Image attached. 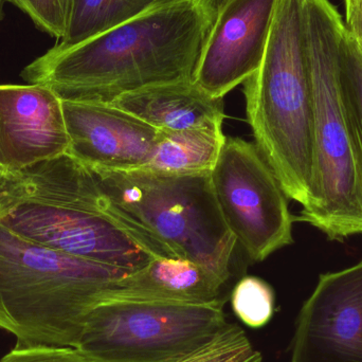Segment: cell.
Here are the masks:
<instances>
[{"label":"cell","mask_w":362,"mask_h":362,"mask_svg":"<svg viewBox=\"0 0 362 362\" xmlns=\"http://www.w3.org/2000/svg\"><path fill=\"white\" fill-rule=\"evenodd\" d=\"M214 0H165L74 46L55 45L21 72L62 99L112 103L125 93L194 80L216 15Z\"/></svg>","instance_id":"cell-1"},{"label":"cell","mask_w":362,"mask_h":362,"mask_svg":"<svg viewBox=\"0 0 362 362\" xmlns=\"http://www.w3.org/2000/svg\"><path fill=\"white\" fill-rule=\"evenodd\" d=\"M0 223L54 250L129 272L155 257L177 259L68 154L0 177Z\"/></svg>","instance_id":"cell-2"},{"label":"cell","mask_w":362,"mask_h":362,"mask_svg":"<svg viewBox=\"0 0 362 362\" xmlns=\"http://www.w3.org/2000/svg\"><path fill=\"white\" fill-rule=\"evenodd\" d=\"M314 100V163L310 199L299 221L329 240L362 234V146L344 90L346 25L331 0H304Z\"/></svg>","instance_id":"cell-3"},{"label":"cell","mask_w":362,"mask_h":362,"mask_svg":"<svg viewBox=\"0 0 362 362\" xmlns=\"http://www.w3.org/2000/svg\"><path fill=\"white\" fill-rule=\"evenodd\" d=\"M255 146L289 199H310L314 163V100L304 0H276L265 54L244 83Z\"/></svg>","instance_id":"cell-4"},{"label":"cell","mask_w":362,"mask_h":362,"mask_svg":"<svg viewBox=\"0 0 362 362\" xmlns=\"http://www.w3.org/2000/svg\"><path fill=\"white\" fill-rule=\"evenodd\" d=\"M133 272L80 259L0 223V329L15 346L76 348L112 281Z\"/></svg>","instance_id":"cell-5"},{"label":"cell","mask_w":362,"mask_h":362,"mask_svg":"<svg viewBox=\"0 0 362 362\" xmlns=\"http://www.w3.org/2000/svg\"><path fill=\"white\" fill-rule=\"evenodd\" d=\"M104 193L176 257L218 279L231 276L236 240L219 210L208 173L90 169Z\"/></svg>","instance_id":"cell-6"},{"label":"cell","mask_w":362,"mask_h":362,"mask_svg":"<svg viewBox=\"0 0 362 362\" xmlns=\"http://www.w3.org/2000/svg\"><path fill=\"white\" fill-rule=\"evenodd\" d=\"M225 302H101L89 313L78 349L93 362H177L229 325Z\"/></svg>","instance_id":"cell-7"},{"label":"cell","mask_w":362,"mask_h":362,"mask_svg":"<svg viewBox=\"0 0 362 362\" xmlns=\"http://www.w3.org/2000/svg\"><path fill=\"white\" fill-rule=\"evenodd\" d=\"M210 176L226 225L250 259L293 244L288 197L255 144L226 137Z\"/></svg>","instance_id":"cell-8"},{"label":"cell","mask_w":362,"mask_h":362,"mask_svg":"<svg viewBox=\"0 0 362 362\" xmlns=\"http://www.w3.org/2000/svg\"><path fill=\"white\" fill-rule=\"evenodd\" d=\"M291 362H362V259L321 274L298 316Z\"/></svg>","instance_id":"cell-9"},{"label":"cell","mask_w":362,"mask_h":362,"mask_svg":"<svg viewBox=\"0 0 362 362\" xmlns=\"http://www.w3.org/2000/svg\"><path fill=\"white\" fill-rule=\"evenodd\" d=\"M276 0H223L198 61L194 82L223 99L255 74L265 54Z\"/></svg>","instance_id":"cell-10"},{"label":"cell","mask_w":362,"mask_h":362,"mask_svg":"<svg viewBox=\"0 0 362 362\" xmlns=\"http://www.w3.org/2000/svg\"><path fill=\"white\" fill-rule=\"evenodd\" d=\"M61 100L68 155L90 169L133 171L148 167L158 144V129L110 103Z\"/></svg>","instance_id":"cell-11"},{"label":"cell","mask_w":362,"mask_h":362,"mask_svg":"<svg viewBox=\"0 0 362 362\" xmlns=\"http://www.w3.org/2000/svg\"><path fill=\"white\" fill-rule=\"evenodd\" d=\"M61 97L40 84L0 85V173H18L67 154Z\"/></svg>","instance_id":"cell-12"},{"label":"cell","mask_w":362,"mask_h":362,"mask_svg":"<svg viewBox=\"0 0 362 362\" xmlns=\"http://www.w3.org/2000/svg\"><path fill=\"white\" fill-rule=\"evenodd\" d=\"M110 104L169 134L223 129L226 117L223 99L209 95L194 80L125 93Z\"/></svg>","instance_id":"cell-13"},{"label":"cell","mask_w":362,"mask_h":362,"mask_svg":"<svg viewBox=\"0 0 362 362\" xmlns=\"http://www.w3.org/2000/svg\"><path fill=\"white\" fill-rule=\"evenodd\" d=\"M223 286L210 272L187 259L155 257L144 267L112 281L104 291L101 302L210 304L223 301Z\"/></svg>","instance_id":"cell-14"},{"label":"cell","mask_w":362,"mask_h":362,"mask_svg":"<svg viewBox=\"0 0 362 362\" xmlns=\"http://www.w3.org/2000/svg\"><path fill=\"white\" fill-rule=\"evenodd\" d=\"M226 141L223 129L163 133L148 167L165 174L189 175L212 171Z\"/></svg>","instance_id":"cell-15"},{"label":"cell","mask_w":362,"mask_h":362,"mask_svg":"<svg viewBox=\"0 0 362 362\" xmlns=\"http://www.w3.org/2000/svg\"><path fill=\"white\" fill-rule=\"evenodd\" d=\"M165 0H71L59 46H74L110 31Z\"/></svg>","instance_id":"cell-16"},{"label":"cell","mask_w":362,"mask_h":362,"mask_svg":"<svg viewBox=\"0 0 362 362\" xmlns=\"http://www.w3.org/2000/svg\"><path fill=\"white\" fill-rule=\"evenodd\" d=\"M274 289L257 276L238 281L231 293V306L235 316L251 329L265 327L274 314Z\"/></svg>","instance_id":"cell-17"},{"label":"cell","mask_w":362,"mask_h":362,"mask_svg":"<svg viewBox=\"0 0 362 362\" xmlns=\"http://www.w3.org/2000/svg\"><path fill=\"white\" fill-rule=\"evenodd\" d=\"M246 333L229 323L225 331L202 350L177 362H262Z\"/></svg>","instance_id":"cell-18"},{"label":"cell","mask_w":362,"mask_h":362,"mask_svg":"<svg viewBox=\"0 0 362 362\" xmlns=\"http://www.w3.org/2000/svg\"><path fill=\"white\" fill-rule=\"evenodd\" d=\"M344 90L362 146V42L344 31L341 44Z\"/></svg>","instance_id":"cell-19"},{"label":"cell","mask_w":362,"mask_h":362,"mask_svg":"<svg viewBox=\"0 0 362 362\" xmlns=\"http://www.w3.org/2000/svg\"><path fill=\"white\" fill-rule=\"evenodd\" d=\"M32 19L36 27L61 40L67 29L71 0H10Z\"/></svg>","instance_id":"cell-20"},{"label":"cell","mask_w":362,"mask_h":362,"mask_svg":"<svg viewBox=\"0 0 362 362\" xmlns=\"http://www.w3.org/2000/svg\"><path fill=\"white\" fill-rule=\"evenodd\" d=\"M0 362H93L70 346H15Z\"/></svg>","instance_id":"cell-21"},{"label":"cell","mask_w":362,"mask_h":362,"mask_svg":"<svg viewBox=\"0 0 362 362\" xmlns=\"http://www.w3.org/2000/svg\"><path fill=\"white\" fill-rule=\"evenodd\" d=\"M344 25L351 35L362 42V0H344Z\"/></svg>","instance_id":"cell-22"},{"label":"cell","mask_w":362,"mask_h":362,"mask_svg":"<svg viewBox=\"0 0 362 362\" xmlns=\"http://www.w3.org/2000/svg\"><path fill=\"white\" fill-rule=\"evenodd\" d=\"M6 0H0V21H1L2 17H4V6Z\"/></svg>","instance_id":"cell-23"},{"label":"cell","mask_w":362,"mask_h":362,"mask_svg":"<svg viewBox=\"0 0 362 362\" xmlns=\"http://www.w3.org/2000/svg\"><path fill=\"white\" fill-rule=\"evenodd\" d=\"M223 1V0H214L215 4H216V6H218L221 2Z\"/></svg>","instance_id":"cell-24"},{"label":"cell","mask_w":362,"mask_h":362,"mask_svg":"<svg viewBox=\"0 0 362 362\" xmlns=\"http://www.w3.org/2000/svg\"><path fill=\"white\" fill-rule=\"evenodd\" d=\"M1 176H2V174H1V173H0V177H1Z\"/></svg>","instance_id":"cell-25"},{"label":"cell","mask_w":362,"mask_h":362,"mask_svg":"<svg viewBox=\"0 0 362 362\" xmlns=\"http://www.w3.org/2000/svg\"></svg>","instance_id":"cell-26"}]
</instances>
